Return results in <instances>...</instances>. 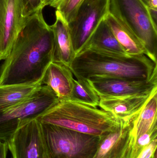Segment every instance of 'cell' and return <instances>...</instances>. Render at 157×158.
<instances>
[{
    "instance_id": "6da1fadb",
    "label": "cell",
    "mask_w": 157,
    "mask_h": 158,
    "mask_svg": "<svg viewBox=\"0 0 157 158\" xmlns=\"http://www.w3.org/2000/svg\"><path fill=\"white\" fill-rule=\"evenodd\" d=\"M43 9L27 18L0 68V85L37 82L52 62L53 32L44 19Z\"/></svg>"
},
{
    "instance_id": "44dd1931",
    "label": "cell",
    "mask_w": 157,
    "mask_h": 158,
    "mask_svg": "<svg viewBox=\"0 0 157 158\" xmlns=\"http://www.w3.org/2000/svg\"><path fill=\"white\" fill-rule=\"evenodd\" d=\"M84 0H68L67 2L59 11L69 23L73 19L80 5Z\"/></svg>"
},
{
    "instance_id": "5b68a950",
    "label": "cell",
    "mask_w": 157,
    "mask_h": 158,
    "mask_svg": "<svg viewBox=\"0 0 157 158\" xmlns=\"http://www.w3.org/2000/svg\"><path fill=\"white\" fill-rule=\"evenodd\" d=\"M108 13L129 28L144 45L147 56L157 62V26L141 0H108Z\"/></svg>"
},
{
    "instance_id": "484cf974",
    "label": "cell",
    "mask_w": 157,
    "mask_h": 158,
    "mask_svg": "<svg viewBox=\"0 0 157 158\" xmlns=\"http://www.w3.org/2000/svg\"><path fill=\"white\" fill-rule=\"evenodd\" d=\"M8 149L7 143L0 140V158H6Z\"/></svg>"
},
{
    "instance_id": "d6986e66",
    "label": "cell",
    "mask_w": 157,
    "mask_h": 158,
    "mask_svg": "<svg viewBox=\"0 0 157 158\" xmlns=\"http://www.w3.org/2000/svg\"><path fill=\"white\" fill-rule=\"evenodd\" d=\"M74 79L73 89L68 101L78 102L94 107L99 106L100 98L87 80Z\"/></svg>"
},
{
    "instance_id": "ba28073f",
    "label": "cell",
    "mask_w": 157,
    "mask_h": 158,
    "mask_svg": "<svg viewBox=\"0 0 157 158\" xmlns=\"http://www.w3.org/2000/svg\"><path fill=\"white\" fill-rule=\"evenodd\" d=\"M6 142L12 158H49L37 118L21 125Z\"/></svg>"
},
{
    "instance_id": "7c38bea8",
    "label": "cell",
    "mask_w": 157,
    "mask_h": 158,
    "mask_svg": "<svg viewBox=\"0 0 157 158\" xmlns=\"http://www.w3.org/2000/svg\"><path fill=\"white\" fill-rule=\"evenodd\" d=\"M27 18L23 16V0H8L0 61L4 60L9 55Z\"/></svg>"
},
{
    "instance_id": "5bb4252c",
    "label": "cell",
    "mask_w": 157,
    "mask_h": 158,
    "mask_svg": "<svg viewBox=\"0 0 157 158\" xmlns=\"http://www.w3.org/2000/svg\"><path fill=\"white\" fill-rule=\"evenodd\" d=\"M74 75L69 67L52 62L42 78L43 85L49 87L59 101L69 100L73 85Z\"/></svg>"
},
{
    "instance_id": "603a6c76",
    "label": "cell",
    "mask_w": 157,
    "mask_h": 158,
    "mask_svg": "<svg viewBox=\"0 0 157 158\" xmlns=\"http://www.w3.org/2000/svg\"><path fill=\"white\" fill-rule=\"evenodd\" d=\"M8 0H0V51L3 39L5 20Z\"/></svg>"
},
{
    "instance_id": "30bf717a",
    "label": "cell",
    "mask_w": 157,
    "mask_h": 158,
    "mask_svg": "<svg viewBox=\"0 0 157 158\" xmlns=\"http://www.w3.org/2000/svg\"><path fill=\"white\" fill-rule=\"evenodd\" d=\"M132 121H122L113 131L101 136L93 158H127L133 146Z\"/></svg>"
},
{
    "instance_id": "8992f818",
    "label": "cell",
    "mask_w": 157,
    "mask_h": 158,
    "mask_svg": "<svg viewBox=\"0 0 157 158\" xmlns=\"http://www.w3.org/2000/svg\"><path fill=\"white\" fill-rule=\"evenodd\" d=\"M59 102L53 91L42 85L27 99L0 110V140L6 142L21 125L37 118Z\"/></svg>"
},
{
    "instance_id": "f1b7e54d",
    "label": "cell",
    "mask_w": 157,
    "mask_h": 158,
    "mask_svg": "<svg viewBox=\"0 0 157 158\" xmlns=\"http://www.w3.org/2000/svg\"><path fill=\"white\" fill-rule=\"evenodd\" d=\"M44 1H45V0H43V3H44ZM44 6H45V5H44Z\"/></svg>"
},
{
    "instance_id": "9a60e30c",
    "label": "cell",
    "mask_w": 157,
    "mask_h": 158,
    "mask_svg": "<svg viewBox=\"0 0 157 158\" xmlns=\"http://www.w3.org/2000/svg\"><path fill=\"white\" fill-rule=\"evenodd\" d=\"M84 49L108 54L129 55L118 42L104 19L99 24L82 50Z\"/></svg>"
},
{
    "instance_id": "d4e9b609",
    "label": "cell",
    "mask_w": 157,
    "mask_h": 158,
    "mask_svg": "<svg viewBox=\"0 0 157 158\" xmlns=\"http://www.w3.org/2000/svg\"><path fill=\"white\" fill-rule=\"evenodd\" d=\"M67 1L68 0H51L47 6H50L56 10H59L66 4Z\"/></svg>"
},
{
    "instance_id": "e0dca14e",
    "label": "cell",
    "mask_w": 157,
    "mask_h": 158,
    "mask_svg": "<svg viewBox=\"0 0 157 158\" xmlns=\"http://www.w3.org/2000/svg\"><path fill=\"white\" fill-rule=\"evenodd\" d=\"M42 85L41 80L32 84L0 85V110L10 107L27 99Z\"/></svg>"
},
{
    "instance_id": "277c9868",
    "label": "cell",
    "mask_w": 157,
    "mask_h": 158,
    "mask_svg": "<svg viewBox=\"0 0 157 158\" xmlns=\"http://www.w3.org/2000/svg\"><path fill=\"white\" fill-rule=\"evenodd\" d=\"M49 158H93L101 136L41 122Z\"/></svg>"
},
{
    "instance_id": "83f0119b",
    "label": "cell",
    "mask_w": 157,
    "mask_h": 158,
    "mask_svg": "<svg viewBox=\"0 0 157 158\" xmlns=\"http://www.w3.org/2000/svg\"><path fill=\"white\" fill-rule=\"evenodd\" d=\"M51 0H45V1H44V5H45V6L48 5V3Z\"/></svg>"
},
{
    "instance_id": "4316f807",
    "label": "cell",
    "mask_w": 157,
    "mask_h": 158,
    "mask_svg": "<svg viewBox=\"0 0 157 158\" xmlns=\"http://www.w3.org/2000/svg\"><path fill=\"white\" fill-rule=\"evenodd\" d=\"M148 8L157 10V0H141Z\"/></svg>"
},
{
    "instance_id": "8fae6325",
    "label": "cell",
    "mask_w": 157,
    "mask_h": 158,
    "mask_svg": "<svg viewBox=\"0 0 157 158\" xmlns=\"http://www.w3.org/2000/svg\"><path fill=\"white\" fill-rule=\"evenodd\" d=\"M156 90L148 94L100 98L99 106L110 112L120 120L131 122L141 112L152 94Z\"/></svg>"
},
{
    "instance_id": "f546056e",
    "label": "cell",
    "mask_w": 157,
    "mask_h": 158,
    "mask_svg": "<svg viewBox=\"0 0 157 158\" xmlns=\"http://www.w3.org/2000/svg\"></svg>"
},
{
    "instance_id": "2e32d148",
    "label": "cell",
    "mask_w": 157,
    "mask_h": 158,
    "mask_svg": "<svg viewBox=\"0 0 157 158\" xmlns=\"http://www.w3.org/2000/svg\"><path fill=\"white\" fill-rule=\"evenodd\" d=\"M104 20L118 42L128 55L147 56L143 44L129 28L108 13L104 18Z\"/></svg>"
},
{
    "instance_id": "ffe728a7",
    "label": "cell",
    "mask_w": 157,
    "mask_h": 158,
    "mask_svg": "<svg viewBox=\"0 0 157 158\" xmlns=\"http://www.w3.org/2000/svg\"><path fill=\"white\" fill-rule=\"evenodd\" d=\"M157 137V125H156L136 140L127 158H137L143 149Z\"/></svg>"
},
{
    "instance_id": "7402d4cb",
    "label": "cell",
    "mask_w": 157,
    "mask_h": 158,
    "mask_svg": "<svg viewBox=\"0 0 157 158\" xmlns=\"http://www.w3.org/2000/svg\"><path fill=\"white\" fill-rule=\"evenodd\" d=\"M23 16L28 17L40 8L45 7L43 0H23Z\"/></svg>"
},
{
    "instance_id": "cb8c5ba5",
    "label": "cell",
    "mask_w": 157,
    "mask_h": 158,
    "mask_svg": "<svg viewBox=\"0 0 157 158\" xmlns=\"http://www.w3.org/2000/svg\"><path fill=\"white\" fill-rule=\"evenodd\" d=\"M157 138L153 140L141 152L137 158H151L157 150Z\"/></svg>"
},
{
    "instance_id": "3957f363",
    "label": "cell",
    "mask_w": 157,
    "mask_h": 158,
    "mask_svg": "<svg viewBox=\"0 0 157 158\" xmlns=\"http://www.w3.org/2000/svg\"><path fill=\"white\" fill-rule=\"evenodd\" d=\"M37 119L41 122L100 136L115 131L121 122L102 109L72 101H60Z\"/></svg>"
},
{
    "instance_id": "9c48e42d",
    "label": "cell",
    "mask_w": 157,
    "mask_h": 158,
    "mask_svg": "<svg viewBox=\"0 0 157 158\" xmlns=\"http://www.w3.org/2000/svg\"><path fill=\"white\" fill-rule=\"evenodd\" d=\"M100 98L151 94L157 89V78L150 80L92 77L87 80Z\"/></svg>"
},
{
    "instance_id": "ac0fdd59",
    "label": "cell",
    "mask_w": 157,
    "mask_h": 158,
    "mask_svg": "<svg viewBox=\"0 0 157 158\" xmlns=\"http://www.w3.org/2000/svg\"><path fill=\"white\" fill-rule=\"evenodd\" d=\"M157 90L153 93L141 112L132 121L134 144L141 135L157 125Z\"/></svg>"
},
{
    "instance_id": "4fadbf2b",
    "label": "cell",
    "mask_w": 157,
    "mask_h": 158,
    "mask_svg": "<svg viewBox=\"0 0 157 158\" xmlns=\"http://www.w3.org/2000/svg\"><path fill=\"white\" fill-rule=\"evenodd\" d=\"M55 21L50 26L53 32L52 62L61 63L70 68L75 56L73 49L68 24L59 10L55 11Z\"/></svg>"
},
{
    "instance_id": "7a4b0ae2",
    "label": "cell",
    "mask_w": 157,
    "mask_h": 158,
    "mask_svg": "<svg viewBox=\"0 0 157 158\" xmlns=\"http://www.w3.org/2000/svg\"><path fill=\"white\" fill-rule=\"evenodd\" d=\"M77 79L92 77L150 80L157 78V63L144 54L120 56L84 49L70 67Z\"/></svg>"
},
{
    "instance_id": "52a82bcc",
    "label": "cell",
    "mask_w": 157,
    "mask_h": 158,
    "mask_svg": "<svg viewBox=\"0 0 157 158\" xmlns=\"http://www.w3.org/2000/svg\"><path fill=\"white\" fill-rule=\"evenodd\" d=\"M108 0H84L75 16L68 23L74 52L82 51L108 13Z\"/></svg>"
}]
</instances>
